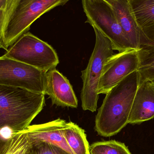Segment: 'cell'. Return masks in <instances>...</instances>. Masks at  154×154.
Wrapping results in <instances>:
<instances>
[{"instance_id":"6da1fadb","label":"cell","mask_w":154,"mask_h":154,"mask_svg":"<svg viewBox=\"0 0 154 154\" xmlns=\"http://www.w3.org/2000/svg\"><path fill=\"white\" fill-rule=\"evenodd\" d=\"M139 84L140 76L136 71L106 94L96 116L95 130L98 134L110 137L118 134L128 124Z\"/></svg>"},{"instance_id":"7a4b0ae2","label":"cell","mask_w":154,"mask_h":154,"mask_svg":"<svg viewBox=\"0 0 154 154\" xmlns=\"http://www.w3.org/2000/svg\"><path fill=\"white\" fill-rule=\"evenodd\" d=\"M45 105L43 94L0 85V128L24 131Z\"/></svg>"},{"instance_id":"3957f363","label":"cell","mask_w":154,"mask_h":154,"mask_svg":"<svg viewBox=\"0 0 154 154\" xmlns=\"http://www.w3.org/2000/svg\"><path fill=\"white\" fill-rule=\"evenodd\" d=\"M68 2V0H9V8L3 30L4 43L6 51L28 32L31 24L42 14Z\"/></svg>"},{"instance_id":"277c9868","label":"cell","mask_w":154,"mask_h":154,"mask_svg":"<svg viewBox=\"0 0 154 154\" xmlns=\"http://www.w3.org/2000/svg\"><path fill=\"white\" fill-rule=\"evenodd\" d=\"M96 42L88 66L81 71L82 87L80 98L84 110L95 112L99 97L98 85L103 67L107 60L114 55V49L110 40L98 30L93 28Z\"/></svg>"},{"instance_id":"5b68a950","label":"cell","mask_w":154,"mask_h":154,"mask_svg":"<svg viewBox=\"0 0 154 154\" xmlns=\"http://www.w3.org/2000/svg\"><path fill=\"white\" fill-rule=\"evenodd\" d=\"M82 4L87 16L86 23L108 38L114 50L120 52L134 49L106 0H82Z\"/></svg>"},{"instance_id":"8992f818","label":"cell","mask_w":154,"mask_h":154,"mask_svg":"<svg viewBox=\"0 0 154 154\" xmlns=\"http://www.w3.org/2000/svg\"><path fill=\"white\" fill-rule=\"evenodd\" d=\"M47 73L59 63L58 56L50 45L30 32L23 34L3 55Z\"/></svg>"},{"instance_id":"52a82bcc","label":"cell","mask_w":154,"mask_h":154,"mask_svg":"<svg viewBox=\"0 0 154 154\" xmlns=\"http://www.w3.org/2000/svg\"><path fill=\"white\" fill-rule=\"evenodd\" d=\"M46 73L18 61L0 57V85L45 95Z\"/></svg>"},{"instance_id":"ba28073f","label":"cell","mask_w":154,"mask_h":154,"mask_svg":"<svg viewBox=\"0 0 154 154\" xmlns=\"http://www.w3.org/2000/svg\"><path fill=\"white\" fill-rule=\"evenodd\" d=\"M138 59L135 49L114 54L103 68L98 85L99 94H106L133 72L137 71Z\"/></svg>"},{"instance_id":"9c48e42d","label":"cell","mask_w":154,"mask_h":154,"mask_svg":"<svg viewBox=\"0 0 154 154\" xmlns=\"http://www.w3.org/2000/svg\"><path fill=\"white\" fill-rule=\"evenodd\" d=\"M45 95L57 106L76 108L78 100L68 80L56 68L46 73Z\"/></svg>"},{"instance_id":"30bf717a","label":"cell","mask_w":154,"mask_h":154,"mask_svg":"<svg viewBox=\"0 0 154 154\" xmlns=\"http://www.w3.org/2000/svg\"><path fill=\"white\" fill-rule=\"evenodd\" d=\"M111 6L123 31L134 49L137 50L146 41L132 11L129 0H106Z\"/></svg>"},{"instance_id":"8fae6325","label":"cell","mask_w":154,"mask_h":154,"mask_svg":"<svg viewBox=\"0 0 154 154\" xmlns=\"http://www.w3.org/2000/svg\"><path fill=\"white\" fill-rule=\"evenodd\" d=\"M67 122L58 118L41 124L30 125L24 130L29 141L47 142L58 146L70 154H74L66 141L63 129Z\"/></svg>"},{"instance_id":"7c38bea8","label":"cell","mask_w":154,"mask_h":154,"mask_svg":"<svg viewBox=\"0 0 154 154\" xmlns=\"http://www.w3.org/2000/svg\"><path fill=\"white\" fill-rule=\"evenodd\" d=\"M154 118V85L150 80L139 84L133 102L128 124H136Z\"/></svg>"},{"instance_id":"4fadbf2b","label":"cell","mask_w":154,"mask_h":154,"mask_svg":"<svg viewBox=\"0 0 154 154\" xmlns=\"http://www.w3.org/2000/svg\"><path fill=\"white\" fill-rule=\"evenodd\" d=\"M146 40L137 50L140 83L154 80V24L142 29Z\"/></svg>"},{"instance_id":"5bb4252c","label":"cell","mask_w":154,"mask_h":154,"mask_svg":"<svg viewBox=\"0 0 154 154\" xmlns=\"http://www.w3.org/2000/svg\"><path fill=\"white\" fill-rule=\"evenodd\" d=\"M63 135L74 154H90V146L85 131L73 122H67Z\"/></svg>"},{"instance_id":"9a60e30c","label":"cell","mask_w":154,"mask_h":154,"mask_svg":"<svg viewBox=\"0 0 154 154\" xmlns=\"http://www.w3.org/2000/svg\"><path fill=\"white\" fill-rule=\"evenodd\" d=\"M129 2L142 29L154 24V0H129Z\"/></svg>"},{"instance_id":"2e32d148","label":"cell","mask_w":154,"mask_h":154,"mask_svg":"<svg viewBox=\"0 0 154 154\" xmlns=\"http://www.w3.org/2000/svg\"><path fill=\"white\" fill-rule=\"evenodd\" d=\"M29 147V141L25 132H18L6 142L0 154H28Z\"/></svg>"},{"instance_id":"e0dca14e","label":"cell","mask_w":154,"mask_h":154,"mask_svg":"<svg viewBox=\"0 0 154 154\" xmlns=\"http://www.w3.org/2000/svg\"><path fill=\"white\" fill-rule=\"evenodd\" d=\"M89 150L90 154H132L125 143L116 140L94 143Z\"/></svg>"},{"instance_id":"ac0fdd59","label":"cell","mask_w":154,"mask_h":154,"mask_svg":"<svg viewBox=\"0 0 154 154\" xmlns=\"http://www.w3.org/2000/svg\"><path fill=\"white\" fill-rule=\"evenodd\" d=\"M29 141L30 147L28 154H70L53 144L41 141Z\"/></svg>"},{"instance_id":"d6986e66","label":"cell","mask_w":154,"mask_h":154,"mask_svg":"<svg viewBox=\"0 0 154 154\" xmlns=\"http://www.w3.org/2000/svg\"><path fill=\"white\" fill-rule=\"evenodd\" d=\"M9 8V0H0V49L6 51L4 43L3 30Z\"/></svg>"},{"instance_id":"ffe728a7","label":"cell","mask_w":154,"mask_h":154,"mask_svg":"<svg viewBox=\"0 0 154 154\" xmlns=\"http://www.w3.org/2000/svg\"><path fill=\"white\" fill-rule=\"evenodd\" d=\"M14 134L13 131L8 127L0 128V152L5 143L13 136Z\"/></svg>"},{"instance_id":"44dd1931","label":"cell","mask_w":154,"mask_h":154,"mask_svg":"<svg viewBox=\"0 0 154 154\" xmlns=\"http://www.w3.org/2000/svg\"><path fill=\"white\" fill-rule=\"evenodd\" d=\"M152 81V83L154 85V80H152V81Z\"/></svg>"}]
</instances>
